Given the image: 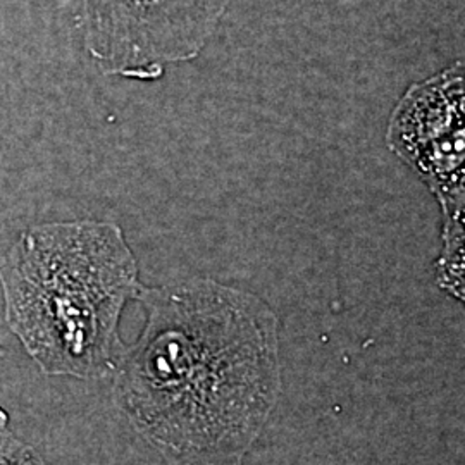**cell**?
Segmentation results:
<instances>
[{"mask_svg":"<svg viewBox=\"0 0 465 465\" xmlns=\"http://www.w3.org/2000/svg\"><path fill=\"white\" fill-rule=\"evenodd\" d=\"M464 64L412 84L390 117L386 143L443 209V232L464 230Z\"/></svg>","mask_w":465,"mask_h":465,"instance_id":"obj_4","label":"cell"},{"mask_svg":"<svg viewBox=\"0 0 465 465\" xmlns=\"http://www.w3.org/2000/svg\"><path fill=\"white\" fill-rule=\"evenodd\" d=\"M0 465H49L42 455L9 430V416L0 407Z\"/></svg>","mask_w":465,"mask_h":465,"instance_id":"obj_5","label":"cell"},{"mask_svg":"<svg viewBox=\"0 0 465 465\" xmlns=\"http://www.w3.org/2000/svg\"><path fill=\"white\" fill-rule=\"evenodd\" d=\"M232 0H82L84 49L109 76L159 80L199 55Z\"/></svg>","mask_w":465,"mask_h":465,"instance_id":"obj_3","label":"cell"},{"mask_svg":"<svg viewBox=\"0 0 465 465\" xmlns=\"http://www.w3.org/2000/svg\"><path fill=\"white\" fill-rule=\"evenodd\" d=\"M134 300L145 326L114 372L119 411L174 465H243L282 395L278 316L207 278Z\"/></svg>","mask_w":465,"mask_h":465,"instance_id":"obj_1","label":"cell"},{"mask_svg":"<svg viewBox=\"0 0 465 465\" xmlns=\"http://www.w3.org/2000/svg\"><path fill=\"white\" fill-rule=\"evenodd\" d=\"M142 282L114 223L36 224L0 257L5 322L47 376H114L119 319Z\"/></svg>","mask_w":465,"mask_h":465,"instance_id":"obj_2","label":"cell"}]
</instances>
